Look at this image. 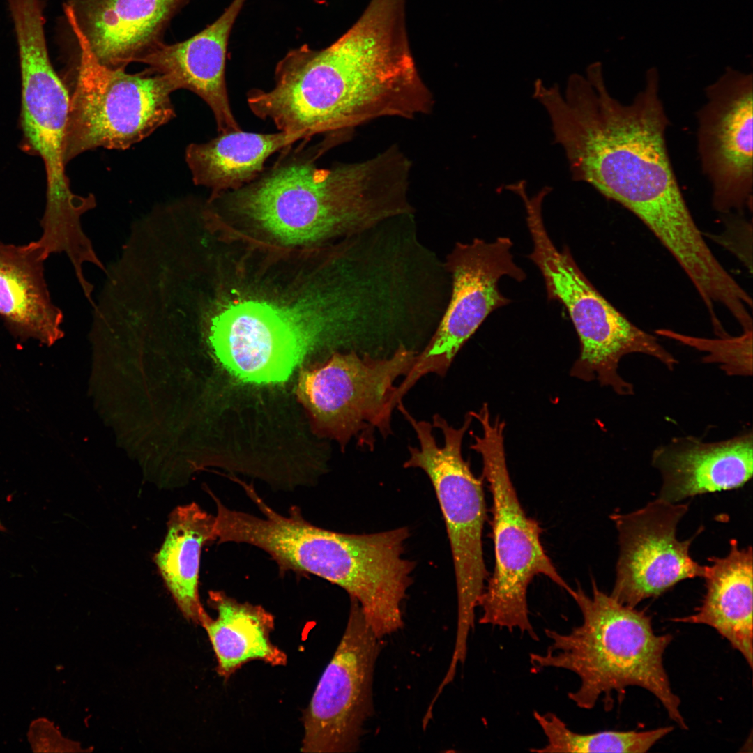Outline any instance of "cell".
Segmentation results:
<instances>
[{
    "instance_id": "obj_1",
    "label": "cell",
    "mask_w": 753,
    "mask_h": 753,
    "mask_svg": "<svg viewBox=\"0 0 753 753\" xmlns=\"http://www.w3.org/2000/svg\"><path fill=\"white\" fill-rule=\"evenodd\" d=\"M586 76L573 73L564 95L558 85L533 84L547 112L554 142L564 149L575 181L591 185L633 213L674 257L685 255L702 236L681 192L666 144L669 120L659 75L648 70L630 104L609 92L600 62Z\"/></svg>"
},
{
    "instance_id": "obj_2",
    "label": "cell",
    "mask_w": 753,
    "mask_h": 753,
    "mask_svg": "<svg viewBox=\"0 0 753 753\" xmlns=\"http://www.w3.org/2000/svg\"><path fill=\"white\" fill-rule=\"evenodd\" d=\"M330 145L289 146L254 181L211 201L248 223L252 236L291 248L324 246L414 213L411 162L400 148L321 168L316 161Z\"/></svg>"
},
{
    "instance_id": "obj_3",
    "label": "cell",
    "mask_w": 753,
    "mask_h": 753,
    "mask_svg": "<svg viewBox=\"0 0 753 753\" xmlns=\"http://www.w3.org/2000/svg\"><path fill=\"white\" fill-rule=\"evenodd\" d=\"M592 586V595L581 587L572 588L570 595L581 611V623L565 633L545 629L550 643L543 653H530L531 669H564L576 675L579 685L568 697L585 710L603 697L609 710L613 692L621 700L626 687H642L660 701L671 720L687 729L663 663L672 636L655 634L651 616L619 603L595 581Z\"/></svg>"
},
{
    "instance_id": "obj_4",
    "label": "cell",
    "mask_w": 753,
    "mask_h": 753,
    "mask_svg": "<svg viewBox=\"0 0 753 753\" xmlns=\"http://www.w3.org/2000/svg\"><path fill=\"white\" fill-rule=\"evenodd\" d=\"M195 314L219 361L245 382L283 383L312 347L326 344L312 309L245 275L206 273Z\"/></svg>"
},
{
    "instance_id": "obj_5",
    "label": "cell",
    "mask_w": 753,
    "mask_h": 753,
    "mask_svg": "<svg viewBox=\"0 0 753 753\" xmlns=\"http://www.w3.org/2000/svg\"><path fill=\"white\" fill-rule=\"evenodd\" d=\"M545 193L520 195L533 249L529 258L540 270L549 298L568 310L581 343V353L571 374L585 381L597 379L622 396L634 395L633 385L619 374L621 360L628 354L655 358L668 370L677 359L657 339L618 311L583 275L567 249H556L545 227L542 204Z\"/></svg>"
},
{
    "instance_id": "obj_6",
    "label": "cell",
    "mask_w": 753,
    "mask_h": 753,
    "mask_svg": "<svg viewBox=\"0 0 753 753\" xmlns=\"http://www.w3.org/2000/svg\"><path fill=\"white\" fill-rule=\"evenodd\" d=\"M471 416L482 434H472L471 448L482 459L483 474L492 496V531L495 566L478 606L479 623L508 631L519 630L538 641L530 621L527 588L534 577L542 575L569 594L572 588L561 577L540 540L541 528L524 510L508 472L503 432L505 423L492 420L487 404Z\"/></svg>"
},
{
    "instance_id": "obj_7",
    "label": "cell",
    "mask_w": 753,
    "mask_h": 753,
    "mask_svg": "<svg viewBox=\"0 0 753 753\" xmlns=\"http://www.w3.org/2000/svg\"><path fill=\"white\" fill-rule=\"evenodd\" d=\"M22 80L20 126L23 151L43 161L46 204L40 226L52 234L78 229L82 216L96 206L95 196L74 194L66 174L69 91L50 61L41 0H9Z\"/></svg>"
},
{
    "instance_id": "obj_8",
    "label": "cell",
    "mask_w": 753,
    "mask_h": 753,
    "mask_svg": "<svg viewBox=\"0 0 753 753\" xmlns=\"http://www.w3.org/2000/svg\"><path fill=\"white\" fill-rule=\"evenodd\" d=\"M402 414L413 428L420 446L409 447L405 468H418L434 488L449 538L456 578L457 623L454 648L464 651L474 627L476 609L485 590L487 570L483 557L482 530L486 503L482 483L462 455V443L472 416L455 428L439 414L433 425L417 420L408 411Z\"/></svg>"
},
{
    "instance_id": "obj_9",
    "label": "cell",
    "mask_w": 753,
    "mask_h": 753,
    "mask_svg": "<svg viewBox=\"0 0 753 753\" xmlns=\"http://www.w3.org/2000/svg\"><path fill=\"white\" fill-rule=\"evenodd\" d=\"M79 47L66 132L65 161L98 147L126 149L174 116L169 77L149 68L130 74L102 64L71 14L65 10Z\"/></svg>"
},
{
    "instance_id": "obj_10",
    "label": "cell",
    "mask_w": 753,
    "mask_h": 753,
    "mask_svg": "<svg viewBox=\"0 0 753 753\" xmlns=\"http://www.w3.org/2000/svg\"><path fill=\"white\" fill-rule=\"evenodd\" d=\"M418 354L402 342L389 357L335 352L324 363L302 369L296 393L313 432L343 449L354 439L372 450L376 431L383 438L391 434L395 382L409 373Z\"/></svg>"
},
{
    "instance_id": "obj_11",
    "label": "cell",
    "mask_w": 753,
    "mask_h": 753,
    "mask_svg": "<svg viewBox=\"0 0 753 753\" xmlns=\"http://www.w3.org/2000/svg\"><path fill=\"white\" fill-rule=\"evenodd\" d=\"M381 648V639L366 623L358 602L350 598L344 634L303 713L302 752L359 750L365 723L374 711V674Z\"/></svg>"
},
{
    "instance_id": "obj_12",
    "label": "cell",
    "mask_w": 753,
    "mask_h": 753,
    "mask_svg": "<svg viewBox=\"0 0 753 753\" xmlns=\"http://www.w3.org/2000/svg\"><path fill=\"white\" fill-rule=\"evenodd\" d=\"M508 237L494 242L474 238L457 242L443 260L450 277V294L445 310L430 340L397 386L404 396L428 374L444 376L464 344L486 317L510 301L499 291L498 283L508 275L517 281L525 273L516 265Z\"/></svg>"
},
{
    "instance_id": "obj_13",
    "label": "cell",
    "mask_w": 753,
    "mask_h": 753,
    "mask_svg": "<svg viewBox=\"0 0 753 753\" xmlns=\"http://www.w3.org/2000/svg\"><path fill=\"white\" fill-rule=\"evenodd\" d=\"M752 73L727 68L706 89L697 113L698 152L718 212L752 211L753 189Z\"/></svg>"
},
{
    "instance_id": "obj_14",
    "label": "cell",
    "mask_w": 753,
    "mask_h": 753,
    "mask_svg": "<svg viewBox=\"0 0 753 753\" xmlns=\"http://www.w3.org/2000/svg\"><path fill=\"white\" fill-rule=\"evenodd\" d=\"M688 504L660 499L628 513H614L618 538L616 579L610 595L635 608L659 596L684 579L703 577L705 565L696 562L690 547L696 535L676 537L677 526Z\"/></svg>"
},
{
    "instance_id": "obj_15",
    "label": "cell",
    "mask_w": 753,
    "mask_h": 753,
    "mask_svg": "<svg viewBox=\"0 0 753 753\" xmlns=\"http://www.w3.org/2000/svg\"><path fill=\"white\" fill-rule=\"evenodd\" d=\"M247 0H232L210 25L174 44L163 41L137 62L169 77L176 89L199 96L213 113L220 133L241 130L232 113L225 81V63L231 30Z\"/></svg>"
},
{
    "instance_id": "obj_16",
    "label": "cell",
    "mask_w": 753,
    "mask_h": 753,
    "mask_svg": "<svg viewBox=\"0 0 753 753\" xmlns=\"http://www.w3.org/2000/svg\"><path fill=\"white\" fill-rule=\"evenodd\" d=\"M651 464L662 477L657 498L668 502L739 488L752 477V430L714 442L674 437L653 451Z\"/></svg>"
},
{
    "instance_id": "obj_17",
    "label": "cell",
    "mask_w": 753,
    "mask_h": 753,
    "mask_svg": "<svg viewBox=\"0 0 753 753\" xmlns=\"http://www.w3.org/2000/svg\"><path fill=\"white\" fill-rule=\"evenodd\" d=\"M188 0H68L69 10L103 65L123 68L158 44Z\"/></svg>"
},
{
    "instance_id": "obj_18",
    "label": "cell",
    "mask_w": 753,
    "mask_h": 753,
    "mask_svg": "<svg viewBox=\"0 0 753 753\" xmlns=\"http://www.w3.org/2000/svg\"><path fill=\"white\" fill-rule=\"evenodd\" d=\"M45 261L32 241H0V317L17 341L34 339L51 346L63 335V314L51 299Z\"/></svg>"
},
{
    "instance_id": "obj_19",
    "label": "cell",
    "mask_w": 753,
    "mask_h": 753,
    "mask_svg": "<svg viewBox=\"0 0 753 753\" xmlns=\"http://www.w3.org/2000/svg\"><path fill=\"white\" fill-rule=\"evenodd\" d=\"M703 578L706 593L694 614L671 621L712 627L753 664L752 548H740L730 540L724 557H710Z\"/></svg>"
},
{
    "instance_id": "obj_20",
    "label": "cell",
    "mask_w": 753,
    "mask_h": 753,
    "mask_svg": "<svg viewBox=\"0 0 753 753\" xmlns=\"http://www.w3.org/2000/svg\"><path fill=\"white\" fill-rule=\"evenodd\" d=\"M314 135L308 131L256 133L242 130L220 133L206 143H193L185 160L195 185L211 191L209 199L236 190L254 181L275 153Z\"/></svg>"
},
{
    "instance_id": "obj_21",
    "label": "cell",
    "mask_w": 753,
    "mask_h": 753,
    "mask_svg": "<svg viewBox=\"0 0 753 753\" xmlns=\"http://www.w3.org/2000/svg\"><path fill=\"white\" fill-rule=\"evenodd\" d=\"M208 604L215 611L216 617L211 618L205 611L199 625L211 642L219 676L227 680L253 660L272 667L287 664L286 653L271 639L275 628V617L271 612L261 605L239 602L222 591H209Z\"/></svg>"
},
{
    "instance_id": "obj_22",
    "label": "cell",
    "mask_w": 753,
    "mask_h": 753,
    "mask_svg": "<svg viewBox=\"0 0 753 753\" xmlns=\"http://www.w3.org/2000/svg\"><path fill=\"white\" fill-rule=\"evenodd\" d=\"M215 515L191 503L171 513L165 540L155 564L178 609L198 624L206 611L199 595V573L203 546L215 542Z\"/></svg>"
},
{
    "instance_id": "obj_23",
    "label": "cell",
    "mask_w": 753,
    "mask_h": 753,
    "mask_svg": "<svg viewBox=\"0 0 753 753\" xmlns=\"http://www.w3.org/2000/svg\"><path fill=\"white\" fill-rule=\"evenodd\" d=\"M533 717L546 738V744L532 752H624L644 753L670 733L673 727L644 731H603L579 733L553 713L534 710Z\"/></svg>"
},
{
    "instance_id": "obj_24",
    "label": "cell",
    "mask_w": 753,
    "mask_h": 753,
    "mask_svg": "<svg viewBox=\"0 0 753 753\" xmlns=\"http://www.w3.org/2000/svg\"><path fill=\"white\" fill-rule=\"evenodd\" d=\"M6 531V528L4 527V526L0 522V531Z\"/></svg>"
},
{
    "instance_id": "obj_25",
    "label": "cell",
    "mask_w": 753,
    "mask_h": 753,
    "mask_svg": "<svg viewBox=\"0 0 753 753\" xmlns=\"http://www.w3.org/2000/svg\"><path fill=\"white\" fill-rule=\"evenodd\" d=\"M722 328H723V327H722ZM722 328H721V329H720V330H715V331H718V330H722ZM751 328H749V329H751ZM749 329H743V330H749Z\"/></svg>"
}]
</instances>
